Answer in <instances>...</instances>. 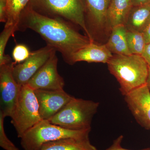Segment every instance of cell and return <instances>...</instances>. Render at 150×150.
I'll return each instance as SVG.
<instances>
[{
    "mask_svg": "<svg viewBox=\"0 0 150 150\" xmlns=\"http://www.w3.org/2000/svg\"><path fill=\"white\" fill-rule=\"evenodd\" d=\"M27 29L39 34L47 45L60 52L65 62L70 65H72L74 53L92 42L86 35L76 31L71 23L41 14L28 4L22 13L18 24V30Z\"/></svg>",
    "mask_w": 150,
    "mask_h": 150,
    "instance_id": "1",
    "label": "cell"
},
{
    "mask_svg": "<svg viewBox=\"0 0 150 150\" xmlns=\"http://www.w3.org/2000/svg\"><path fill=\"white\" fill-rule=\"evenodd\" d=\"M108 69L120 84L123 96L146 84L149 69L141 55H115L107 63Z\"/></svg>",
    "mask_w": 150,
    "mask_h": 150,
    "instance_id": "2",
    "label": "cell"
},
{
    "mask_svg": "<svg viewBox=\"0 0 150 150\" xmlns=\"http://www.w3.org/2000/svg\"><path fill=\"white\" fill-rule=\"evenodd\" d=\"M28 5L41 14L60 19L76 25L84 31L91 42L86 21V7L83 0H30Z\"/></svg>",
    "mask_w": 150,
    "mask_h": 150,
    "instance_id": "3",
    "label": "cell"
},
{
    "mask_svg": "<svg viewBox=\"0 0 150 150\" xmlns=\"http://www.w3.org/2000/svg\"><path fill=\"white\" fill-rule=\"evenodd\" d=\"M91 131L69 130L42 120L23 135L21 144L24 150H40L44 144L62 139H89Z\"/></svg>",
    "mask_w": 150,
    "mask_h": 150,
    "instance_id": "4",
    "label": "cell"
},
{
    "mask_svg": "<svg viewBox=\"0 0 150 150\" xmlns=\"http://www.w3.org/2000/svg\"><path fill=\"white\" fill-rule=\"evenodd\" d=\"M98 102L73 97L49 122L67 129L76 131L91 129Z\"/></svg>",
    "mask_w": 150,
    "mask_h": 150,
    "instance_id": "5",
    "label": "cell"
},
{
    "mask_svg": "<svg viewBox=\"0 0 150 150\" xmlns=\"http://www.w3.org/2000/svg\"><path fill=\"white\" fill-rule=\"evenodd\" d=\"M11 118V123L19 138L42 120L34 90L28 85L22 86L17 102Z\"/></svg>",
    "mask_w": 150,
    "mask_h": 150,
    "instance_id": "6",
    "label": "cell"
},
{
    "mask_svg": "<svg viewBox=\"0 0 150 150\" xmlns=\"http://www.w3.org/2000/svg\"><path fill=\"white\" fill-rule=\"evenodd\" d=\"M14 62L0 66V92L1 109L6 117H11L16 105L22 86L13 75Z\"/></svg>",
    "mask_w": 150,
    "mask_h": 150,
    "instance_id": "7",
    "label": "cell"
},
{
    "mask_svg": "<svg viewBox=\"0 0 150 150\" xmlns=\"http://www.w3.org/2000/svg\"><path fill=\"white\" fill-rule=\"evenodd\" d=\"M56 52L54 48L47 45L31 52L29 58L25 61L15 65L13 75L17 83L21 86L27 84L31 78Z\"/></svg>",
    "mask_w": 150,
    "mask_h": 150,
    "instance_id": "8",
    "label": "cell"
},
{
    "mask_svg": "<svg viewBox=\"0 0 150 150\" xmlns=\"http://www.w3.org/2000/svg\"><path fill=\"white\" fill-rule=\"evenodd\" d=\"M55 52L28 82L27 85L33 89H63L64 79L57 69L58 59Z\"/></svg>",
    "mask_w": 150,
    "mask_h": 150,
    "instance_id": "9",
    "label": "cell"
},
{
    "mask_svg": "<svg viewBox=\"0 0 150 150\" xmlns=\"http://www.w3.org/2000/svg\"><path fill=\"white\" fill-rule=\"evenodd\" d=\"M124 99L138 123L150 131V89L147 84L124 96Z\"/></svg>",
    "mask_w": 150,
    "mask_h": 150,
    "instance_id": "10",
    "label": "cell"
},
{
    "mask_svg": "<svg viewBox=\"0 0 150 150\" xmlns=\"http://www.w3.org/2000/svg\"><path fill=\"white\" fill-rule=\"evenodd\" d=\"M42 120H49L59 112L74 97L63 89L34 90Z\"/></svg>",
    "mask_w": 150,
    "mask_h": 150,
    "instance_id": "11",
    "label": "cell"
},
{
    "mask_svg": "<svg viewBox=\"0 0 150 150\" xmlns=\"http://www.w3.org/2000/svg\"><path fill=\"white\" fill-rule=\"evenodd\" d=\"M112 56L105 45H98L91 42L74 53L72 65L80 62L107 64Z\"/></svg>",
    "mask_w": 150,
    "mask_h": 150,
    "instance_id": "12",
    "label": "cell"
},
{
    "mask_svg": "<svg viewBox=\"0 0 150 150\" xmlns=\"http://www.w3.org/2000/svg\"><path fill=\"white\" fill-rule=\"evenodd\" d=\"M131 0H110L106 14V23L112 29L124 25L132 7Z\"/></svg>",
    "mask_w": 150,
    "mask_h": 150,
    "instance_id": "13",
    "label": "cell"
},
{
    "mask_svg": "<svg viewBox=\"0 0 150 150\" xmlns=\"http://www.w3.org/2000/svg\"><path fill=\"white\" fill-rule=\"evenodd\" d=\"M91 27L102 28L106 23V14L110 0H83Z\"/></svg>",
    "mask_w": 150,
    "mask_h": 150,
    "instance_id": "14",
    "label": "cell"
},
{
    "mask_svg": "<svg viewBox=\"0 0 150 150\" xmlns=\"http://www.w3.org/2000/svg\"><path fill=\"white\" fill-rule=\"evenodd\" d=\"M150 24V3L133 6L125 25L128 30L143 33Z\"/></svg>",
    "mask_w": 150,
    "mask_h": 150,
    "instance_id": "15",
    "label": "cell"
},
{
    "mask_svg": "<svg viewBox=\"0 0 150 150\" xmlns=\"http://www.w3.org/2000/svg\"><path fill=\"white\" fill-rule=\"evenodd\" d=\"M40 150H98L89 139L68 138L44 144Z\"/></svg>",
    "mask_w": 150,
    "mask_h": 150,
    "instance_id": "16",
    "label": "cell"
},
{
    "mask_svg": "<svg viewBox=\"0 0 150 150\" xmlns=\"http://www.w3.org/2000/svg\"><path fill=\"white\" fill-rule=\"evenodd\" d=\"M109 40L105 46L112 53L115 55L131 54L127 45V29L124 25H117L112 28Z\"/></svg>",
    "mask_w": 150,
    "mask_h": 150,
    "instance_id": "17",
    "label": "cell"
},
{
    "mask_svg": "<svg viewBox=\"0 0 150 150\" xmlns=\"http://www.w3.org/2000/svg\"><path fill=\"white\" fill-rule=\"evenodd\" d=\"M7 21L5 26L15 25L18 26L22 12L30 0H7Z\"/></svg>",
    "mask_w": 150,
    "mask_h": 150,
    "instance_id": "18",
    "label": "cell"
},
{
    "mask_svg": "<svg viewBox=\"0 0 150 150\" xmlns=\"http://www.w3.org/2000/svg\"><path fill=\"white\" fill-rule=\"evenodd\" d=\"M126 39L131 54L142 55L146 45L143 33L127 29Z\"/></svg>",
    "mask_w": 150,
    "mask_h": 150,
    "instance_id": "19",
    "label": "cell"
},
{
    "mask_svg": "<svg viewBox=\"0 0 150 150\" xmlns=\"http://www.w3.org/2000/svg\"><path fill=\"white\" fill-rule=\"evenodd\" d=\"M18 30L17 25H11L5 26L0 35V66L12 62L9 55L5 54V50L10 38Z\"/></svg>",
    "mask_w": 150,
    "mask_h": 150,
    "instance_id": "20",
    "label": "cell"
},
{
    "mask_svg": "<svg viewBox=\"0 0 150 150\" xmlns=\"http://www.w3.org/2000/svg\"><path fill=\"white\" fill-rule=\"evenodd\" d=\"M6 117L4 112L0 110V146L5 150H21L17 147L6 135L4 127V121Z\"/></svg>",
    "mask_w": 150,
    "mask_h": 150,
    "instance_id": "21",
    "label": "cell"
},
{
    "mask_svg": "<svg viewBox=\"0 0 150 150\" xmlns=\"http://www.w3.org/2000/svg\"><path fill=\"white\" fill-rule=\"evenodd\" d=\"M30 53L27 46L23 44H17L12 51V58L15 64H16L24 62L29 58Z\"/></svg>",
    "mask_w": 150,
    "mask_h": 150,
    "instance_id": "22",
    "label": "cell"
},
{
    "mask_svg": "<svg viewBox=\"0 0 150 150\" xmlns=\"http://www.w3.org/2000/svg\"><path fill=\"white\" fill-rule=\"evenodd\" d=\"M123 139V135L118 137L117 139L113 141L112 144L110 146L105 150H133L124 149L121 146V144ZM138 150H150V148H146L143 149Z\"/></svg>",
    "mask_w": 150,
    "mask_h": 150,
    "instance_id": "23",
    "label": "cell"
},
{
    "mask_svg": "<svg viewBox=\"0 0 150 150\" xmlns=\"http://www.w3.org/2000/svg\"><path fill=\"white\" fill-rule=\"evenodd\" d=\"M7 0H0V21L6 23L7 21Z\"/></svg>",
    "mask_w": 150,
    "mask_h": 150,
    "instance_id": "24",
    "label": "cell"
},
{
    "mask_svg": "<svg viewBox=\"0 0 150 150\" xmlns=\"http://www.w3.org/2000/svg\"><path fill=\"white\" fill-rule=\"evenodd\" d=\"M141 56L146 62L150 70V43L146 44Z\"/></svg>",
    "mask_w": 150,
    "mask_h": 150,
    "instance_id": "25",
    "label": "cell"
},
{
    "mask_svg": "<svg viewBox=\"0 0 150 150\" xmlns=\"http://www.w3.org/2000/svg\"><path fill=\"white\" fill-rule=\"evenodd\" d=\"M146 44L150 43V24L143 33Z\"/></svg>",
    "mask_w": 150,
    "mask_h": 150,
    "instance_id": "26",
    "label": "cell"
},
{
    "mask_svg": "<svg viewBox=\"0 0 150 150\" xmlns=\"http://www.w3.org/2000/svg\"><path fill=\"white\" fill-rule=\"evenodd\" d=\"M133 6L141 5L150 3V0H131Z\"/></svg>",
    "mask_w": 150,
    "mask_h": 150,
    "instance_id": "27",
    "label": "cell"
},
{
    "mask_svg": "<svg viewBox=\"0 0 150 150\" xmlns=\"http://www.w3.org/2000/svg\"><path fill=\"white\" fill-rule=\"evenodd\" d=\"M147 85L148 87L150 89V70H149V77H148L147 81Z\"/></svg>",
    "mask_w": 150,
    "mask_h": 150,
    "instance_id": "28",
    "label": "cell"
}]
</instances>
